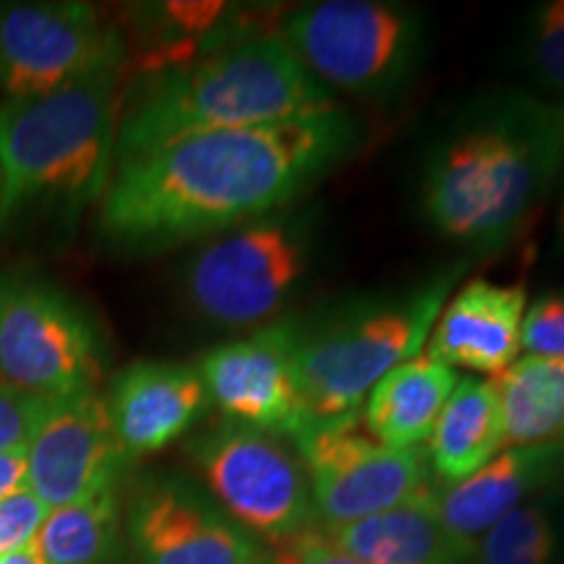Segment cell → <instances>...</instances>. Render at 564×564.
Here are the masks:
<instances>
[{"label": "cell", "mask_w": 564, "mask_h": 564, "mask_svg": "<svg viewBox=\"0 0 564 564\" xmlns=\"http://www.w3.org/2000/svg\"><path fill=\"white\" fill-rule=\"evenodd\" d=\"M556 228H560V236L564 241V192H562V202H560V215H556Z\"/></svg>", "instance_id": "obj_31"}, {"label": "cell", "mask_w": 564, "mask_h": 564, "mask_svg": "<svg viewBox=\"0 0 564 564\" xmlns=\"http://www.w3.org/2000/svg\"><path fill=\"white\" fill-rule=\"evenodd\" d=\"M105 403L129 460L167 447L212 405L199 369L162 361H139L118 373Z\"/></svg>", "instance_id": "obj_15"}, {"label": "cell", "mask_w": 564, "mask_h": 564, "mask_svg": "<svg viewBox=\"0 0 564 564\" xmlns=\"http://www.w3.org/2000/svg\"><path fill=\"white\" fill-rule=\"evenodd\" d=\"M340 105L291 121L186 137L116 165L100 230L126 251H160L288 209L356 152Z\"/></svg>", "instance_id": "obj_1"}, {"label": "cell", "mask_w": 564, "mask_h": 564, "mask_svg": "<svg viewBox=\"0 0 564 564\" xmlns=\"http://www.w3.org/2000/svg\"><path fill=\"white\" fill-rule=\"evenodd\" d=\"M520 348L528 356L564 358V293H546L525 308Z\"/></svg>", "instance_id": "obj_26"}, {"label": "cell", "mask_w": 564, "mask_h": 564, "mask_svg": "<svg viewBox=\"0 0 564 564\" xmlns=\"http://www.w3.org/2000/svg\"><path fill=\"white\" fill-rule=\"evenodd\" d=\"M102 358L95 324L53 282L0 278V382L45 400L97 392Z\"/></svg>", "instance_id": "obj_9"}, {"label": "cell", "mask_w": 564, "mask_h": 564, "mask_svg": "<svg viewBox=\"0 0 564 564\" xmlns=\"http://www.w3.org/2000/svg\"><path fill=\"white\" fill-rule=\"evenodd\" d=\"M528 306L523 285L474 280L444 303L426 352L453 369L497 377L518 361L520 327Z\"/></svg>", "instance_id": "obj_17"}, {"label": "cell", "mask_w": 564, "mask_h": 564, "mask_svg": "<svg viewBox=\"0 0 564 564\" xmlns=\"http://www.w3.org/2000/svg\"><path fill=\"white\" fill-rule=\"evenodd\" d=\"M337 108L274 30L246 24L178 68L141 76L121 102L116 165L199 133L251 129ZM116 171V167H112Z\"/></svg>", "instance_id": "obj_3"}, {"label": "cell", "mask_w": 564, "mask_h": 564, "mask_svg": "<svg viewBox=\"0 0 564 564\" xmlns=\"http://www.w3.org/2000/svg\"><path fill=\"white\" fill-rule=\"evenodd\" d=\"M316 215L288 207L228 230L186 267L188 301L223 327L274 319L314 264Z\"/></svg>", "instance_id": "obj_7"}, {"label": "cell", "mask_w": 564, "mask_h": 564, "mask_svg": "<svg viewBox=\"0 0 564 564\" xmlns=\"http://www.w3.org/2000/svg\"><path fill=\"white\" fill-rule=\"evenodd\" d=\"M507 447L564 442V358L525 356L491 379Z\"/></svg>", "instance_id": "obj_21"}, {"label": "cell", "mask_w": 564, "mask_h": 564, "mask_svg": "<svg viewBox=\"0 0 564 564\" xmlns=\"http://www.w3.org/2000/svg\"><path fill=\"white\" fill-rule=\"evenodd\" d=\"M455 280L457 272H444L411 293L364 303L316 329L303 324L295 371L306 426L361 415L373 384L423 352Z\"/></svg>", "instance_id": "obj_5"}, {"label": "cell", "mask_w": 564, "mask_h": 564, "mask_svg": "<svg viewBox=\"0 0 564 564\" xmlns=\"http://www.w3.org/2000/svg\"><path fill=\"white\" fill-rule=\"evenodd\" d=\"M280 37L324 89L382 100L423 61V13L387 0H322L282 17Z\"/></svg>", "instance_id": "obj_6"}, {"label": "cell", "mask_w": 564, "mask_h": 564, "mask_svg": "<svg viewBox=\"0 0 564 564\" xmlns=\"http://www.w3.org/2000/svg\"><path fill=\"white\" fill-rule=\"evenodd\" d=\"M215 502L264 546L319 525L301 457L278 434L220 421L188 442Z\"/></svg>", "instance_id": "obj_8"}, {"label": "cell", "mask_w": 564, "mask_h": 564, "mask_svg": "<svg viewBox=\"0 0 564 564\" xmlns=\"http://www.w3.org/2000/svg\"><path fill=\"white\" fill-rule=\"evenodd\" d=\"M259 564H274V562H272V556H267V560L259 562Z\"/></svg>", "instance_id": "obj_32"}, {"label": "cell", "mask_w": 564, "mask_h": 564, "mask_svg": "<svg viewBox=\"0 0 564 564\" xmlns=\"http://www.w3.org/2000/svg\"><path fill=\"white\" fill-rule=\"evenodd\" d=\"M126 463L100 394L55 400L26 449V489L51 510L76 505L116 489Z\"/></svg>", "instance_id": "obj_14"}, {"label": "cell", "mask_w": 564, "mask_h": 564, "mask_svg": "<svg viewBox=\"0 0 564 564\" xmlns=\"http://www.w3.org/2000/svg\"><path fill=\"white\" fill-rule=\"evenodd\" d=\"M426 444L429 468L440 486L465 481L502 453V411L491 379H460L444 403Z\"/></svg>", "instance_id": "obj_20"}, {"label": "cell", "mask_w": 564, "mask_h": 564, "mask_svg": "<svg viewBox=\"0 0 564 564\" xmlns=\"http://www.w3.org/2000/svg\"><path fill=\"white\" fill-rule=\"evenodd\" d=\"M301 333V322L280 319L202 358V382L225 421L291 440L306 426L295 371Z\"/></svg>", "instance_id": "obj_13"}, {"label": "cell", "mask_w": 564, "mask_h": 564, "mask_svg": "<svg viewBox=\"0 0 564 564\" xmlns=\"http://www.w3.org/2000/svg\"><path fill=\"white\" fill-rule=\"evenodd\" d=\"M0 564H42L37 552H34V546H24L19 549V552H11V554H3L0 556Z\"/></svg>", "instance_id": "obj_30"}, {"label": "cell", "mask_w": 564, "mask_h": 564, "mask_svg": "<svg viewBox=\"0 0 564 564\" xmlns=\"http://www.w3.org/2000/svg\"><path fill=\"white\" fill-rule=\"evenodd\" d=\"M126 63L66 87L0 102V230L26 212L74 220L102 199L116 167Z\"/></svg>", "instance_id": "obj_4"}, {"label": "cell", "mask_w": 564, "mask_h": 564, "mask_svg": "<svg viewBox=\"0 0 564 564\" xmlns=\"http://www.w3.org/2000/svg\"><path fill=\"white\" fill-rule=\"evenodd\" d=\"M560 528L554 510L528 502L484 533L474 549V564H554Z\"/></svg>", "instance_id": "obj_23"}, {"label": "cell", "mask_w": 564, "mask_h": 564, "mask_svg": "<svg viewBox=\"0 0 564 564\" xmlns=\"http://www.w3.org/2000/svg\"><path fill=\"white\" fill-rule=\"evenodd\" d=\"M562 110H564V105H562Z\"/></svg>", "instance_id": "obj_33"}, {"label": "cell", "mask_w": 564, "mask_h": 564, "mask_svg": "<svg viewBox=\"0 0 564 564\" xmlns=\"http://www.w3.org/2000/svg\"><path fill=\"white\" fill-rule=\"evenodd\" d=\"M564 478V442L507 447L481 470L455 486H440L436 512L465 549L474 552L484 533L528 505L533 494Z\"/></svg>", "instance_id": "obj_16"}, {"label": "cell", "mask_w": 564, "mask_h": 564, "mask_svg": "<svg viewBox=\"0 0 564 564\" xmlns=\"http://www.w3.org/2000/svg\"><path fill=\"white\" fill-rule=\"evenodd\" d=\"M42 564H110L121 549L116 489L84 502L55 507L32 539Z\"/></svg>", "instance_id": "obj_22"}, {"label": "cell", "mask_w": 564, "mask_h": 564, "mask_svg": "<svg viewBox=\"0 0 564 564\" xmlns=\"http://www.w3.org/2000/svg\"><path fill=\"white\" fill-rule=\"evenodd\" d=\"M523 58L533 82L564 105V0H552L531 13Z\"/></svg>", "instance_id": "obj_24"}, {"label": "cell", "mask_w": 564, "mask_h": 564, "mask_svg": "<svg viewBox=\"0 0 564 564\" xmlns=\"http://www.w3.org/2000/svg\"><path fill=\"white\" fill-rule=\"evenodd\" d=\"M322 528L348 525L434 494L426 449L384 447L361 415L312 423L293 436Z\"/></svg>", "instance_id": "obj_10"}, {"label": "cell", "mask_w": 564, "mask_h": 564, "mask_svg": "<svg viewBox=\"0 0 564 564\" xmlns=\"http://www.w3.org/2000/svg\"><path fill=\"white\" fill-rule=\"evenodd\" d=\"M126 61L123 32L87 3L0 6V89L6 100L47 95Z\"/></svg>", "instance_id": "obj_11"}, {"label": "cell", "mask_w": 564, "mask_h": 564, "mask_svg": "<svg viewBox=\"0 0 564 564\" xmlns=\"http://www.w3.org/2000/svg\"><path fill=\"white\" fill-rule=\"evenodd\" d=\"M53 403L0 382V455H26Z\"/></svg>", "instance_id": "obj_25"}, {"label": "cell", "mask_w": 564, "mask_h": 564, "mask_svg": "<svg viewBox=\"0 0 564 564\" xmlns=\"http://www.w3.org/2000/svg\"><path fill=\"white\" fill-rule=\"evenodd\" d=\"M267 549L274 564H364L337 546L322 525Z\"/></svg>", "instance_id": "obj_28"}, {"label": "cell", "mask_w": 564, "mask_h": 564, "mask_svg": "<svg viewBox=\"0 0 564 564\" xmlns=\"http://www.w3.org/2000/svg\"><path fill=\"white\" fill-rule=\"evenodd\" d=\"M564 167L560 102L502 91L460 112L429 150L423 217L440 236L497 251L539 215Z\"/></svg>", "instance_id": "obj_2"}, {"label": "cell", "mask_w": 564, "mask_h": 564, "mask_svg": "<svg viewBox=\"0 0 564 564\" xmlns=\"http://www.w3.org/2000/svg\"><path fill=\"white\" fill-rule=\"evenodd\" d=\"M26 486V455H0V499Z\"/></svg>", "instance_id": "obj_29"}, {"label": "cell", "mask_w": 564, "mask_h": 564, "mask_svg": "<svg viewBox=\"0 0 564 564\" xmlns=\"http://www.w3.org/2000/svg\"><path fill=\"white\" fill-rule=\"evenodd\" d=\"M457 382V369L419 352L373 384L364 403L366 432L392 449L421 447L432 436Z\"/></svg>", "instance_id": "obj_18"}, {"label": "cell", "mask_w": 564, "mask_h": 564, "mask_svg": "<svg viewBox=\"0 0 564 564\" xmlns=\"http://www.w3.org/2000/svg\"><path fill=\"white\" fill-rule=\"evenodd\" d=\"M126 533L139 564H259L270 556L207 489L183 476L141 481L129 502Z\"/></svg>", "instance_id": "obj_12"}, {"label": "cell", "mask_w": 564, "mask_h": 564, "mask_svg": "<svg viewBox=\"0 0 564 564\" xmlns=\"http://www.w3.org/2000/svg\"><path fill=\"white\" fill-rule=\"evenodd\" d=\"M436 491L419 502L324 531L364 564H470L474 552L447 531L436 512Z\"/></svg>", "instance_id": "obj_19"}, {"label": "cell", "mask_w": 564, "mask_h": 564, "mask_svg": "<svg viewBox=\"0 0 564 564\" xmlns=\"http://www.w3.org/2000/svg\"><path fill=\"white\" fill-rule=\"evenodd\" d=\"M47 512L51 507L42 505L26 486L0 499V556L30 546Z\"/></svg>", "instance_id": "obj_27"}]
</instances>
